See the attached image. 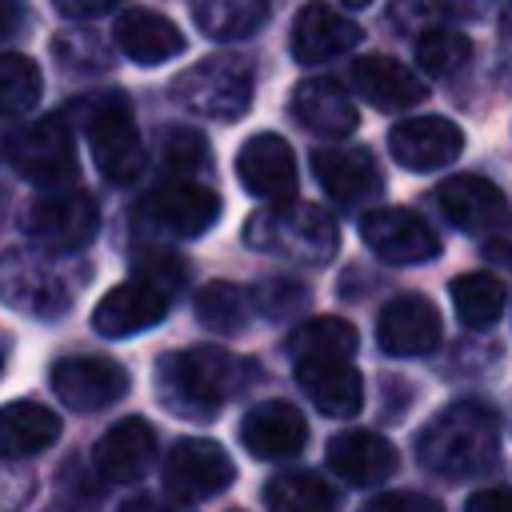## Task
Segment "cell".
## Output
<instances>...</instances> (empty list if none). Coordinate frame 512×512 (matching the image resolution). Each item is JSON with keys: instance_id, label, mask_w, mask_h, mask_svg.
I'll use <instances>...</instances> for the list:
<instances>
[{"instance_id": "cell-6", "label": "cell", "mask_w": 512, "mask_h": 512, "mask_svg": "<svg viewBox=\"0 0 512 512\" xmlns=\"http://www.w3.org/2000/svg\"><path fill=\"white\" fill-rule=\"evenodd\" d=\"M172 100L208 120H240L252 108V72L232 56H204L172 80Z\"/></svg>"}, {"instance_id": "cell-41", "label": "cell", "mask_w": 512, "mask_h": 512, "mask_svg": "<svg viewBox=\"0 0 512 512\" xmlns=\"http://www.w3.org/2000/svg\"><path fill=\"white\" fill-rule=\"evenodd\" d=\"M56 12L60 16H76V20H88V16H104V12H116L112 0H56Z\"/></svg>"}, {"instance_id": "cell-42", "label": "cell", "mask_w": 512, "mask_h": 512, "mask_svg": "<svg viewBox=\"0 0 512 512\" xmlns=\"http://www.w3.org/2000/svg\"><path fill=\"white\" fill-rule=\"evenodd\" d=\"M120 512H180V508H172V504H164L160 496H136V500H128Z\"/></svg>"}, {"instance_id": "cell-24", "label": "cell", "mask_w": 512, "mask_h": 512, "mask_svg": "<svg viewBox=\"0 0 512 512\" xmlns=\"http://www.w3.org/2000/svg\"><path fill=\"white\" fill-rule=\"evenodd\" d=\"M352 88H356L372 108H380V112L416 108V104L424 100V80H420L408 64H400V60H392V56H380V52L360 56V60L352 64Z\"/></svg>"}, {"instance_id": "cell-14", "label": "cell", "mask_w": 512, "mask_h": 512, "mask_svg": "<svg viewBox=\"0 0 512 512\" xmlns=\"http://www.w3.org/2000/svg\"><path fill=\"white\" fill-rule=\"evenodd\" d=\"M388 152L408 172H436L464 152V132L444 116H412L388 132Z\"/></svg>"}, {"instance_id": "cell-31", "label": "cell", "mask_w": 512, "mask_h": 512, "mask_svg": "<svg viewBox=\"0 0 512 512\" xmlns=\"http://www.w3.org/2000/svg\"><path fill=\"white\" fill-rule=\"evenodd\" d=\"M504 284L492 272H464L452 280V308L468 328H492L504 312Z\"/></svg>"}, {"instance_id": "cell-15", "label": "cell", "mask_w": 512, "mask_h": 512, "mask_svg": "<svg viewBox=\"0 0 512 512\" xmlns=\"http://www.w3.org/2000/svg\"><path fill=\"white\" fill-rule=\"evenodd\" d=\"M436 208L444 212V220H448L452 228L472 232V236H488V232L504 220V212H508L504 192H500L492 180L472 176V172L440 180V184H436Z\"/></svg>"}, {"instance_id": "cell-45", "label": "cell", "mask_w": 512, "mask_h": 512, "mask_svg": "<svg viewBox=\"0 0 512 512\" xmlns=\"http://www.w3.org/2000/svg\"><path fill=\"white\" fill-rule=\"evenodd\" d=\"M0 216H4V200H0Z\"/></svg>"}, {"instance_id": "cell-2", "label": "cell", "mask_w": 512, "mask_h": 512, "mask_svg": "<svg viewBox=\"0 0 512 512\" xmlns=\"http://www.w3.org/2000/svg\"><path fill=\"white\" fill-rule=\"evenodd\" d=\"M244 376L248 368L224 348H176L156 364V396L184 420H212V412L240 392Z\"/></svg>"}, {"instance_id": "cell-13", "label": "cell", "mask_w": 512, "mask_h": 512, "mask_svg": "<svg viewBox=\"0 0 512 512\" xmlns=\"http://www.w3.org/2000/svg\"><path fill=\"white\" fill-rule=\"evenodd\" d=\"M236 180L244 184V192L260 196V200H292L296 192V156L288 148L284 136L276 132H260L248 136L236 152Z\"/></svg>"}, {"instance_id": "cell-11", "label": "cell", "mask_w": 512, "mask_h": 512, "mask_svg": "<svg viewBox=\"0 0 512 512\" xmlns=\"http://www.w3.org/2000/svg\"><path fill=\"white\" fill-rule=\"evenodd\" d=\"M88 148L100 176L112 184H128L144 172V140L120 100H108L88 116Z\"/></svg>"}, {"instance_id": "cell-36", "label": "cell", "mask_w": 512, "mask_h": 512, "mask_svg": "<svg viewBox=\"0 0 512 512\" xmlns=\"http://www.w3.org/2000/svg\"><path fill=\"white\" fill-rule=\"evenodd\" d=\"M132 280H140V284H148V288L172 296V292L184 284V264H180V256H172V252L144 248V252L136 256V276H132Z\"/></svg>"}, {"instance_id": "cell-21", "label": "cell", "mask_w": 512, "mask_h": 512, "mask_svg": "<svg viewBox=\"0 0 512 512\" xmlns=\"http://www.w3.org/2000/svg\"><path fill=\"white\" fill-rule=\"evenodd\" d=\"M312 176L340 204H364V200L380 196V188H384V176L368 148H316Z\"/></svg>"}, {"instance_id": "cell-25", "label": "cell", "mask_w": 512, "mask_h": 512, "mask_svg": "<svg viewBox=\"0 0 512 512\" xmlns=\"http://www.w3.org/2000/svg\"><path fill=\"white\" fill-rule=\"evenodd\" d=\"M292 116L316 132V136H348L356 124H360V112L348 96L344 84L328 80V76H312V80H300L292 88Z\"/></svg>"}, {"instance_id": "cell-39", "label": "cell", "mask_w": 512, "mask_h": 512, "mask_svg": "<svg viewBox=\"0 0 512 512\" xmlns=\"http://www.w3.org/2000/svg\"><path fill=\"white\" fill-rule=\"evenodd\" d=\"M484 256L496 260V264H504V268H512V208H508L504 220L484 236Z\"/></svg>"}, {"instance_id": "cell-4", "label": "cell", "mask_w": 512, "mask_h": 512, "mask_svg": "<svg viewBox=\"0 0 512 512\" xmlns=\"http://www.w3.org/2000/svg\"><path fill=\"white\" fill-rule=\"evenodd\" d=\"M80 280H84V268L68 272L64 260H52L44 252L8 248L0 256V300L16 312L40 316V320L68 312Z\"/></svg>"}, {"instance_id": "cell-1", "label": "cell", "mask_w": 512, "mask_h": 512, "mask_svg": "<svg viewBox=\"0 0 512 512\" xmlns=\"http://www.w3.org/2000/svg\"><path fill=\"white\" fill-rule=\"evenodd\" d=\"M496 452H500V424L492 408L480 400L448 404L416 436V460L444 480L488 472L496 464Z\"/></svg>"}, {"instance_id": "cell-32", "label": "cell", "mask_w": 512, "mask_h": 512, "mask_svg": "<svg viewBox=\"0 0 512 512\" xmlns=\"http://www.w3.org/2000/svg\"><path fill=\"white\" fill-rule=\"evenodd\" d=\"M196 316L204 328L224 332V336H240L248 332V316H252V296L240 284L228 280H212L196 292Z\"/></svg>"}, {"instance_id": "cell-33", "label": "cell", "mask_w": 512, "mask_h": 512, "mask_svg": "<svg viewBox=\"0 0 512 512\" xmlns=\"http://www.w3.org/2000/svg\"><path fill=\"white\" fill-rule=\"evenodd\" d=\"M44 76L20 52H0V116H28L40 104Z\"/></svg>"}, {"instance_id": "cell-12", "label": "cell", "mask_w": 512, "mask_h": 512, "mask_svg": "<svg viewBox=\"0 0 512 512\" xmlns=\"http://www.w3.org/2000/svg\"><path fill=\"white\" fill-rule=\"evenodd\" d=\"M164 480L184 500H208V496H220L236 480V464L216 440L192 436V440H176L168 448Z\"/></svg>"}, {"instance_id": "cell-44", "label": "cell", "mask_w": 512, "mask_h": 512, "mask_svg": "<svg viewBox=\"0 0 512 512\" xmlns=\"http://www.w3.org/2000/svg\"><path fill=\"white\" fill-rule=\"evenodd\" d=\"M4 364H8V336H0V372H4Z\"/></svg>"}, {"instance_id": "cell-9", "label": "cell", "mask_w": 512, "mask_h": 512, "mask_svg": "<svg viewBox=\"0 0 512 512\" xmlns=\"http://www.w3.org/2000/svg\"><path fill=\"white\" fill-rule=\"evenodd\" d=\"M48 384L64 408L100 412V408H112L116 400H124V392L132 388V376L124 364H116L108 356H64L52 364Z\"/></svg>"}, {"instance_id": "cell-5", "label": "cell", "mask_w": 512, "mask_h": 512, "mask_svg": "<svg viewBox=\"0 0 512 512\" xmlns=\"http://www.w3.org/2000/svg\"><path fill=\"white\" fill-rule=\"evenodd\" d=\"M220 220V196L196 180H168L132 204V228L144 240H192Z\"/></svg>"}, {"instance_id": "cell-8", "label": "cell", "mask_w": 512, "mask_h": 512, "mask_svg": "<svg viewBox=\"0 0 512 512\" xmlns=\"http://www.w3.org/2000/svg\"><path fill=\"white\" fill-rule=\"evenodd\" d=\"M24 228L48 252H80L100 232V208L88 192H44L28 204Z\"/></svg>"}, {"instance_id": "cell-29", "label": "cell", "mask_w": 512, "mask_h": 512, "mask_svg": "<svg viewBox=\"0 0 512 512\" xmlns=\"http://www.w3.org/2000/svg\"><path fill=\"white\" fill-rule=\"evenodd\" d=\"M268 512H336L340 492L320 472H280L264 484Z\"/></svg>"}, {"instance_id": "cell-20", "label": "cell", "mask_w": 512, "mask_h": 512, "mask_svg": "<svg viewBox=\"0 0 512 512\" xmlns=\"http://www.w3.org/2000/svg\"><path fill=\"white\" fill-rule=\"evenodd\" d=\"M360 24L328 4H308L292 20V56L300 64H328L360 44Z\"/></svg>"}, {"instance_id": "cell-28", "label": "cell", "mask_w": 512, "mask_h": 512, "mask_svg": "<svg viewBox=\"0 0 512 512\" xmlns=\"http://www.w3.org/2000/svg\"><path fill=\"white\" fill-rule=\"evenodd\" d=\"M360 336L348 320L340 316H316V320H304L288 332L284 340V352L300 364H328V360H352Z\"/></svg>"}, {"instance_id": "cell-26", "label": "cell", "mask_w": 512, "mask_h": 512, "mask_svg": "<svg viewBox=\"0 0 512 512\" xmlns=\"http://www.w3.org/2000/svg\"><path fill=\"white\" fill-rule=\"evenodd\" d=\"M60 440V416L36 400L0 404V460H24Z\"/></svg>"}, {"instance_id": "cell-27", "label": "cell", "mask_w": 512, "mask_h": 512, "mask_svg": "<svg viewBox=\"0 0 512 512\" xmlns=\"http://www.w3.org/2000/svg\"><path fill=\"white\" fill-rule=\"evenodd\" d=\"M296 380L304 396L324 416H356L364 404V380L352 368V360H328V364H300Z\"/></svg>"}, {"instance_id": "cell-43", "label": "cell", "mask_w": 512, "mask_h": 512, "mask_svg": "<svg viewBox=\"0 0 512 512\" xmlns=\"http://www.w3.org/2000/svg\"><path fill=\"white\" fill-rule=\"evenodd\" d=\"M20 20V12L16 8H0V36H8V28Z\"/></svg>"}, {"instance_id": "cell-16", "label": "cell", "mask_w": 512, "mask_h": 512, "mask_svg": "<svg viewBox=\"0 0 512 512\" xmlns=\"http://www.w3.org/2000/svg\"><path fill=\"white\" fill-rule=\"evenodd\" d=\"M168 316V296L140 284V280H124L116 288H108L96 308H92V328L108 340H124V336H136V332H148L156 328L160 320Z\"/></svg>"}, {"instance_id": "cell-23", "label": "cell", "mask_w": 512, "mask_h": 512, "mask_svg": "<svg viewBox=\"0 0 512 512\" xmlns=\"http://www.w3.org/2000/svg\"><path fill=\"white\" fill-rule=\"evenodd\" d=\"M112 36H116V48H120L128 60L144 64V68L164 64V60H172V56H180V52L188 48L184 32H180L168 16H160V12H152V8H124V12L116 16Z\"/></svg>"}, {"instance_id": "cell-34", "label": "cell", "mask_w": 512, "mask_h": 512, "mask_svg": "<svg viewBox=\"0 0 512 512\" xmlns=\"http://www.w3.org/2000/svg\"><path fill=\"white\" fill-rule=\"evenodd\" d=\"M472 56V40L456 28H428L416 40V64L432 76V80H448L456 76Z\"/></svg>"}, {"instance_id": "cell-10", "label": "cell", "mask_w": 512, "mask_h": 512, "mask_svg": "<svg viewBox=\"0 0 512 512\" xmlns=\"http://www.w3.org/2000/svg\"><path fill=\"white\" fill-rule=\"evenodd\" d=\"M360 240L388 264H424L440 252V236L412 208H368L360 216Z\"/></svg>"}, {"instance_id": "cell-19", "label": "cell", "mask_w": 512, "mask_h": 512, "mask_svg": "<svg viewBox=\"0 0 512 512\" xmlns=\"http://www.w3.org/2000/svg\"><path fill=\"white\" fill-rule=\"evenodd\" d=\"M156 460V432L148 420L140 416H124L116 420L92 448V464L104 480L112 484H128V480H140Z\"/></svg>"}, {"instance_id": "cell-22", "label": "cell", "mask_w": 512, "mask_h": 512, "mask_svg": "<svg viewBox=\"0 0 512 512\" xmlns=\"http://www.w3.org/2000/svg\"><path fill=\"white\" fill-rule=\"evenodd\" d=\"M400 456L396 448L380 436V432H368V428H348V432H336L328 440V468L356 484V488H368V484H384L392 472H396Z\"/></svg>"}, {"instance_id": "cell-38", "label": "cell", "mask_w": 512, "mask_h": 512, "mask_svg": "<svg viewBox=\"0 0 512 512\" xmlns=\"http://www.w3.org/2000/svg\"><path fill=\"white\" fill-rule=\"evenodd\" d=\"M360 512H444V508L420 492H384V496L368 500Z\"/></svg>"}, {"instance_id": "cell-7", "label": "cell", "mask_w": 512, "mask_h": 512, "mask_svg": "<svg viewBox=\"0 0 512 512\" xmlns=\"http://www.w3.org/2000/svg\"><path fill=\"white\" fill-rule=\"evenodd\" d=\"M8 164L36 188L60 192L76 180V144L64 116H40L8 136Z\"/></svg>"}, {"instance_id": "cell-40", "label": "cell", "mask_w": 512, "mask_h": 512, "mask_svg": "<svg viewBox=\"0 0 512 512\" xmlns=\"http://www.w3.org/2000/svg\"><path fill=\"white\" fill-rule=\"evenodd\" d=\"M464 512H512V488L496 484V488H480L468 496Z\"/></svg>"}, {"instance_id": "cell-30", "label": "cell", "mask_w": 512, "mask_h": 512, "mask_svg": "<svg viewBox=\"0 0 512 512\" xmlns=\"http://www.w3.org/2000/svg\"><path fill=\"white\" fill-rule=\"evenodd\" d=\"M192 20L208 40H244L268 20L264 0H200L192 4Z\"/></svg>"}, {"instance_id": "cell-3", "label": "cell", "mask_w": 512, "mask_h": 512, "mask_svg": "<svg viewBox=\"0 0 512 512\" xmlns=\"http://www.w3.org/2000/svg\"><path fill=\"white\" fill-rule=\"evenodd\" d=\"M244 244L296 264H328L340 248V228L324 208L308 200H280L248 216Z\"/></svg>"}, {"instance_id": "cell-37", "label": "cell", "mask_w": 512, "mask_h": 512, "mask_svg": "<svg viewBox=\"0 0 512 512\" xmlns=\"http://www.w3.org/2000/svg\"><path fill=\"white\" fill-rule=\"evenodd\" d=\"M304 300H308V292L296 280H264L252 292V308H264L268 316H288L292 308H304Z\"/></svg>"}, {"instance_id": "cell-35", "label": "cell", "mask_w": 512, "mask_h": 512, "mask_svg": "<svg viewBox=\"0 0 512 512\" xmlns=\"http://www.w3.org/2000/svg\"><path fill=\"white\" fill-rule=\"evenodd\" d=\"M160 160L176 172H204L208 168V144L192 128H168L160 144Z\"/></svg>"}, {"instance_id": "cell-18", "label": "cell", "mask_w": 512, "mask_h": 512, "mask_svg": "<svg viewBox=\"0 0 512 512\" xmlns=\"http://www.w3.org/2000/svg\"><path fill=\"white\" fill-rule=\"evenodd\" d=\"M376 344L388 356H424L440 344V312L424 296H396L380 308Z\"/></svg>"}, {"instance_id": "cell-17", "label": "cell", "mask_w": 512, "mask_h": 512, "mask_svg": "<svg viewBox=\"0 0 512 512\" xmlns=\"http://www.w3.org/2000/svg\"><path fill=\"white\" fill-rule=\"evenodd\" d=\"M240 444L252 460H288L308 444V420L288 400H264L240 420Z\"/></svg>"}]
</instances>
